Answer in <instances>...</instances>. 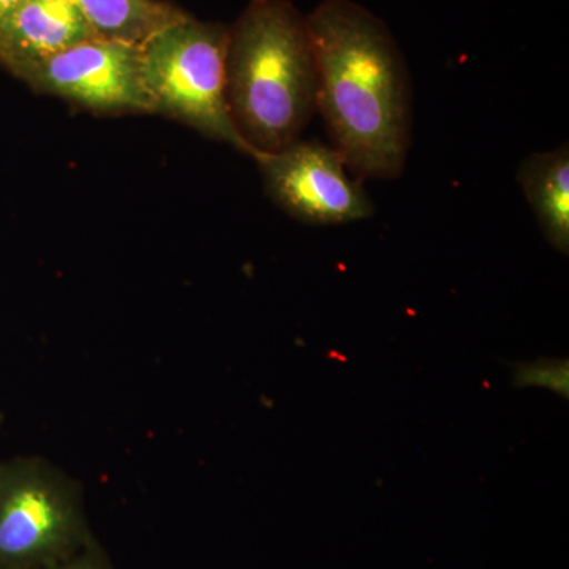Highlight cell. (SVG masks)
I'll return each instance as SVG.
<instances>
[{
    "mask_svg": "<svg viewBox=\"0 0 569 569\" xmlns=\"http://www.w3.org/2000/svg\"><path fill=\"white\" fill-rule=\"evenodd\" d=\"M318 73L317 111L359 179L403 173L411 144V82L387 24L353 0H323L306 18Z\"/></svg>",
    "mask_w": 569,
    "mask_h": 569,
    "instance_id": "1",
    "label": "cell"
},
{
    "mask_svg": "<svg viewBox=\"0 0 569 569\" xmlns=\"http://www.w3.org/2000/svg\"><path fill=\"white\" fill-rule=\"evenodd\" d=\"M97 37L142 44L167 26L187 17L163 0H67Z\"/></svg>",
    "mask_w": 569,
    "mask_h": 569,
    "instance_id": "9",
    "label": "cell"
},
{
    "mask_svg": "<svg viewBox=\"0 0 569 569\" xmlns=\"http://www.w3.org/2000/svg\"><path fill=\"white\" fill-rule=\"evenodd\" d=\"M20 2L21 0H0V20H2L7 13H10Z\"/></svg>",
    "mask_w": 569,
    "mask_h": 569,
    "instance_id": "12",
    "label": "cell"
},
{
    "mask_svg": "<svg viewBox=\"0 0 569 569\" xmlns=\"http://www.w3.org/2000/svg\"><path fill=\"white\" fill-rule=\"evenodd\" d=\"M80 485L40 458L0 462V569H41L92 539Z\"/></svg>",
    "mask_w": 569,
    "mask_h": 569,
    "instance_id": "4",
    "label": "cell"
},
{
    "mask_svg": "<svg viewBox=\"0 0 569 569\" xmlns=\"http://www.w3.org/2000/svg\"><path fill=\"white\" fill-rule=\"evenodd\" d=\"M37 92L93 114H153L142 47L92 37L20 74Z\"/></svg>",
    "mask_w": 569,
    "mask_h": 569,
    "instance_id": "5",
    "label": "cell"
},
{
    "mask_svg": "<svg viewBox=\"0 0 569 569\" xmlns=\"http://www.w3.org/2000/svg\"><path fill=\"white\" fill-rule=\"evenodd\" d=\"M97 37L67 0H21L0 20V62L17 77Z\"/></svg>",
    "mask_w": 569,
    "mask_h": 569,
    "instance_id": "7",
    "label": "cell"
},
{
    "mask_svg": "<svg viewBox=\"0 0 569 569\" xmlns=\"http://www.w3.org/2000/svg\"><path fill=\"white\" fill-rule=\"evenodd\" d=\"M41 569H116L107 552L99 545L96 538H92L88 545L82 546L78 552L70 556L69 559L58 561L50 567Z\"/></svg>",
    "mask_w": 569,
    "mask_h": 569,
    "instance_id": "11",
    "label": "cell"
},
{
    "mask_svg": "<svg viewBox=\"0 0 569 569\" xmlns=\"http://www.w3.org/2000/svg\"><path fill=\"white\" fill-rule=\"evenodd\" d=\"M512 380L518 388H546L560 397L569 396V365L567 359H538L515 367Z\"/></svg>",
    "mask_w": 569,
    "mask_h": 569,
    "instance_id": "10",
    "label": "cell"
},
{
    "mask_svg": "<svg viewBox=\"0 0 569 569\" xmlns=\"http://www.w3.org/2000/svg\"><path fill=\"white\" fill-rule=\"evenodd\" d=\"M271 200L310 224L359 222L373 204L358 178L348 174L342 153L317 141H295L277 152L252 157Z\"/></svg>",
    "mask_w": 569,
    "mask_h": 569,
    "instance_id": "6",
    "label": "cell"
},
{
    "mask_svg": "<svg viewBox=\"0 0 569 569\" xmlns=\"http://www.w3.org/2000/svg\"><path fill=\"white\" fill-rule=\"evenodd\" d=\"M317 96L306 18L288 0H250L227 51L228 108L250 157L298 141L317 112Z\"/></svg>",
    "mask_w": 569,
    "mask_h": 569,
    "instance_id": "2",
    "label": "cell"
},
{
    "mask_svg": "<svg viewBox=\"0 0 569 569\" xmlns=\"http://www.w3.org/2000/svg\"><path fill=\"white\" fill-rule=\"evenodd\" d=\"M518 181L542 234L557 252H569V148L535 152L520 163Z\"/></svg>",
    "mask_w": 569,
    "mask_h": 569,
    "instance_id": "8",
    "label": "cell"
},
{
    "mask_svg": "<svg viewBox=\"0 0 569 569\" xmlns=\"http://www.w3.org/2000/svg\"><path fill=\"white\" fill-rule=\"evenodd\" d=\"M228 39L227 26L187 14L141 44L146 82L153 114L174 119L250 156L228 108Z\"/></svg>",
    "mask_w": 569,
    "mask_h": 569,
    "instance_id": "3",
    "label": "cell"
}]
</instances>
